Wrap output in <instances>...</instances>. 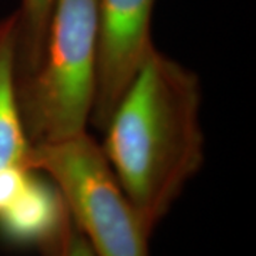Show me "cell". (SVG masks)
Instances as JSON below:
<instances>
[{"instance_id":"5b68a950","label":"cell","mask_w":256,"mask_h":256,"mask_svg":"<svg viewBox=\"0 0 256 256\" xmlns=\"http://www.w3.org/2000/svg\"><path fill=\"white\" fill-rule=\"evenodd\" d=\"M64 212L66 205L54 184H46L32 171L22 192L0 212V232L13 244L40 246L54 234Z\"/></svg>"},{"instance_id":"3957f363","label":"cell","mask_w":256,"mask_h":256,"mask_svg":"<svg viewBox=\"0 0 256 256\" xmlns=\"http://www.w3.org/2000/svg\"><path fill=\"white\" fill-rule=\"evenodd\" d=\"M24 165L54 184L96 256H150V234L88 131L30 146Z\"/></svg>"},{"instance_id":"6da1fadb","label":"cell","mask_w":256,"mask_h":256,"mask_svg":"<svg viewBox=\"0 0 256 256\" xmlns=\"http://www.w3.org/2000/svg\"><path fill=\"white\" fill-rule=\"evenodd\" d=\"M201 101L198 74L154 46L101 130L102 154L150 235L204 165Z\"/></svg>"},{"instance_id":"7a4b0ae2","label":"cell","mask_w":256,"mask_h":256,"mask_svg":"<svg viewBox=\"0 0 256 256\" xmlns=\"http://www.w3.org/2000/svg\"><path fill=\"white\" fill-rule=\"evenodd\" d=\"M98 54V0H56L43 62L18 84L30 146L57 142L90 126Z\"/></svg>"},{"instance_id":"ba28073f","label":"cell","mask_w":256,"mask_h":256,"mask_svg":"<svg viewBox=\"0 0 256 256\" xmlns=\"http://www.w3.org/2000/svg\"><path fill=\"white\" fill-rule=\"evenodd\" d=\"M38 248L44 256H96L67 208L54 234Z\"/></svg>"},{"instance_id":"9c48e42d","label":"cell","mask_w":256,"mask_h":256,"mask_svg":"<svg viewBox=\"0 0 256 256\" xmlns=\"http://www.w3.org/2000/svg\"><path fill=\"white\" fill-rule=\"evenodd\" d=\"M30 174L32 170L26 166H10L0 171V212L22 192Z\"/></svg>"},{"instance_id":"277c9868","label":"cell","mask_w":256,"mask_h":256,"mask_svg":"<svg viewBox=\"0 0 256 256\" xmlns=\"http://www.w3.org/2000/svg\"><path fill=\"white\" fill-rule=\"evenodd\" d=\"M156 0H98V54L90 124L102 130L146 54Z\"/></svg>"},{"instance_id":"52a82bcc","label":"cell","mask_w":256,"mask_h":256,"mask_svg":"<svg viewBox=\"0 0 256 256\" xmlns=\"http://www.w3.org/2000/svg\"><path fill=\"white\" fill-rule=\"evenodd\" d=\"M56 0H20L18 14V84L34 76L43 62Z\"/></svg>"},{"instance_id":"8992f818","label":"cell","mask_w":256,"mask_h":256,"mask_svg":"<svg viewBox=\"0 0 256 256\" xmlns=\"http://www.w3.org/2000/svg\"><path fill=\"white\" fill-rule=\"evenodd\" d=\"M18 14L0 20V171L24 166L28 142L18 100Z\"/></svg>"}]
</instances>
